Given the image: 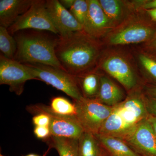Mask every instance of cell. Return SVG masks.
I'll return each instance as SVG.
<instances>
[{
	"label": "cell",
	"instance_id": "e575fe53",
	"mask_svg": "<svg viewBox=\"0 0 156 156\" xmlns=\"http://www.w3.org/2000/svg\"><path fill=\"white\" fill-rule=\"evenodd\" d=\"M25 156H39L38 155L35 154H29L28 155H26ZM43 156H45V155H44Z\"/></svg>",
	"mask_w": 156,
	"mask_h": 156
},
{
	"label": "cell",
	"instance_id": "9a60e30c",
	"mask_svg": "<svg viewBox=\"0 0 156 156\" xmlns=\"http://www.w3.org/2000/svg\"><path fill=\"white\" fill-rule=\"evenodd\" d=\"M124 94L119 87L105 77L100 78V86L96 99L108 106L114 107L122 102Z\"/></svg>",
	"mask_w": 156,
	"mask_h": 156
},
{
	"label": "cell",
	"instance_id": "ba28073f",
	"mask_svg": "<svg viewBox=\"0 0 156 156\" xmlns=\"http://www.w3.org/2000/svg\"><path fill=\"white\" fill-rule=\"evenodd\" d=\"M140 156H156V136L147 119L138 123L126 138Z\"/></svg>",
	"mask_w": 156,
	"mask_h": 156
},
{
	"label": "cell",
	"instance_id": "4fadbf2b",
	"mask_svg": "<svg viewBox=\"0 0 156 156\" xmlns=\"http://www.w3.org/2000/svg\"><path fill=\"white\" fill-rule=\"evenodd\" d=\"M34 0H1L0 26L9 28L30 8Z\"/></svg>",
	"mask_w": 156,
	"mask_h": 156
},
{
	"label": "cell",
	"instance_id": "836d02e7",
	"mask_svg": "<svg viewBox=\"0 0 156 156\" xmlns=\"http://www.w3.org/2000/svg\"><path fill=\"white\" fill-rule=\"evenodd\" d=\"M150 91L151 93L156 97V87L151 88Z\"/></svg>",
	"mask_w": 156,
	"mask_h": 156
},
{
	"label": "cell",
	"instance_id": "484cf974",
	"mask_svg": "<svg viewBox=\"0 0 156 156\" xmlns=\"http://www.w3.org/2000/svg\"><path fill=\"white\" fill-rule=\"evenodd\" d=\"M33 123L35 126L49 127L50 118L48 115L40 113L35 115L32 119Z\"/></svg>",
	"mask_w": 156,
	"mask_h": 156
},
{
	"label": "cell",
	"instance_id": "30bf717a",
	"mask_svg": "<svg viewBox=\"0 0 156 156\" xmlns=\"http://www.w3.org/2000/svg\"><path fill=\"white\" fill-rule=\"evenodd\" d=\"M104 69L127 89L134 87L136 80L131 66L125 58L113 56L105 59L102 63Z\"/></svg>",
	"mask_w": 156,
	"mask_h": 156
},
{
	"label": "cell",
	"instance_id": "9c48e42d",
	"mask_svg": "<svg viewBox=\"0 0 156 156\" xmlns=\"http://www.w3.org/2000/svg\"><path fill=\"white\" fill-rule=\"evenodd\" d=\"M46 8L59 36L84 30L83 27L58 0L46 1Z\"/></svg>",
	"mask_w": 156,
	"mask_h": 156
},
{
	"label": "cell",
	"instance_id": "ffe728a7",
	"mask_svg": "<svg viewBox=\"0 0 156 156\" xmlns=\"http://www.w3.org/2000/svg\"><path fill=\"white\" fill-rule=\"evenodd\" d=\"M0 50L3 56L14 59L17 50V44L8 29L0 26Z\"/></svg>",
	"mask_w": 156,
	"mask_h": 156
},
{
	"label": "cell",
	"instance_id": "f1b7e54d",
	"mask_svg": "<svg viewBox=\"0 0 156 156\" xmlns=\"http://www.w3.org/2000/svg\"><path fill=\"white\" fill-rule=\"evenodd\" d=\"M59 2L66 9H70L74 2L75 0H60Z\"/></svg>",
	"mask_w": 156,
	"mask_h": 156
},
{
	"label": "cell",
	"instance_id": "e0dca14e",
	"mask_svg": "<svg viewBox=\"0 0 156 156\" xmlns=\"http://www.w3.org/2000/svg\"><path fill=\"white\" fill-rule=\"evenodd\" d=\"M78 140L51 136L45 140L57 151L59 156H80Z\"/></svg>",
	"mask_w": 156,
	"mask_h": 156
},
{
	"label": "cell",
	"instance_id": "6da1fadb",
	"mask_svg": "<svg viewBox=\"0 0 156 156\" xmlns=\"http://www.w3.org/2000/svg\"><path fill=\"white\" fill-rule=\"evenodd\" d=\"M58 37L55 52L62 69L74 76L89 73L98 55L93 38L84 30Z\"/></svg>",
	"mask_w": 156,
	"mask_h": 156
},
{
	"label": "cell",
	"instance_id": "277c9868",
	"mask_svg": "<svg viewBox=\"0 0 156 156\" xmlns=\"http://www.w3.org/2000/svg\"><path fill=\"white\" fill-rule=\"evenodd\" d=\"M76 108V118L83 129L84 132L94 135L98 134L104 122L114 109V107L108 106L96 98L83 97L75 101Z\"/></svg>",
	"mask_w": 156,
	"mask_h": 156
},
{
	"label": "cell",
	"instance_id": "d4e9b609",
	"mask_svg": "<svg viewBox=\"0 0 156 156\" xmlns=\"http://www.w3.org/2000/svg\"><path fill=\"white\" fill-rule=\"evenodd\" d=\"M139 59L147 71L156 80V61L144 55H140Z\"/></svg>",
	"mask_w": 156,
	"mask_h": 156
},
{
	"label": "cell",
	"instance_id": "d6986e66",
	"mask_svg": "<svg viewBox=\"0 0 156 156\" xmlns=\"http://www.w3.org/2000/svg\"><path fill=\"white\" fill-rule=\"evenodd\" d=\"M76 77L80 78V84L84 97L92 98L97 96L100 86V79L96 74L89 72Z\"/></svg>",
	"mask_w": 156,
	"mask_h": 156
},
{
	"label": "cell",
	"instance_id": "3957f363",
	"mask_svg": "<svg viewBox=\"0 0 156 156\" xmlns=\"http://www.w3.org/2000/svg\"><path fill=\"white\" fill-rule=\"evenodd\" d=\"M28 67L34 80H39L64 92L75 101L83 97L74 76L64 70L39 63H23Z\"/></svg>",
	"mask_w": 156,
	"mask_h": 156
},
{
	"label": "cell",
	"instance_id": "603a6c76",
	"mask_svg": "<svg viewBox=\"0 0 156 156\" xmlns=\"http://www.w3.org/2000/svg\"><path fill=\"white\" fill-rule=\"evenodd\" d=\"M104 12L111 22L119 19L122 14V5L120 1L117 0L99 1Z\"/></svg>",
	"mask_w": 156,
	"mask_h": 156
},
{
	"label": "cell",
	"instance_id": "7c38bea8",
	"mask_svg": "<svg viewBox=\"0 0 156 156\" xmlns=\"http://www.w3.org/2000/svg\"><path fill=\"white\" fill-rule=\"evenodd\" d=\"M87 2L89 10L84 30L92 37H97L103 33L111 22L104 12L99 1Z\"/></svg>",
	"mask_w": 156,
	"mask_h": 156
},
{
	"label": "cell",
	"instance_id": "8fae6325",
	"mask_svg": "<svg viewBox=\"0 0 156 156\" xmlns=\"http://www.w3.org/2000/svg\"><path fill=\"white\" fill-rule=\"evenodd\" d=\"M154 30L150 27L140 23L131 24L120 30L110 37L113 45H127L145 41L153 36Z\"/></svg>",
	"mask_w": 156,
	"mask_h": 156
},
{
	"label": "cell",
	"instance_id": "7402d4cb",
	"mask_svg": "<svg viewBox=\"0 0 156 156\" xmlns=\"http://www.w3.org/2000/svg\"><path fill=\"white\" fill-rule=\"evenodd\" d=\"M119 104L135 115L140 122L146 119L147 109L145 104L141 99L136 97L130 98Z\"/></svg>",
	"mask_w": 156,
	"mask_h": 156
},
{
	"label": "cell",
	"instance_id": "f546056e",
	"mask_svg": "<svg viewBox=\"0 0 156 156\" xmlns=\"http://www.w3.org/2000/svg\"><path fill=\"white\" fill-rule=\"evenodd\" d=\"M144 9H147L156 8V0L149 1L144 4Z\"/></svg>",
	"mask_w": 156,
	"mask_h": 156
},
{
	"label": "cell",
	"instance_id": "52a82bcc",
	"mask_svg": "<svg viewBox=\"0 0 156 156\" xmlns=\"http://www.w3.org/2000/svg\"><path fill=\"white\" fill-rule=\"evenodd\" d=\"M34 80L28 67L14 59L0 55V84L8 85L11 92L22 94L27 81Z\"/></svg>",
	"mask_w": 156,
	"mask_h": 156
},
{
	"label": "cell",
	"instance_id": "d590c367",
	"mask_svg": "<svg viewBox=\"0 0 156 156\" xmlns=\"http://www.w3.org/2000/svg\"><path fill=\"white\" fill-rule=\"evenodd\" d=\"M104 156V155H103V156Z\"/></svg>",
	"mask_w": 156,
	"mask_h": 156
},
{
	"label": "cell",
	"instance_id": "4dcf8cb0",
	"mask_svg": "<svg viewBox=\"0 0 156 156\" xmlns=\"http://www.w3.org/2000/svg\"><path fill=\"white\" fill-rule=\"evenodd\" d=\"M147 119L152 126L154 132L156 136V117L154 116H150Z\"/></svg>",
	"mask_w": 156,
	"mask_h": 156
},
{
	"label": "cell",
	"instance_id": "5bb4252c",
	"mask_svg": "<svg viewBox=\"0 0 156 156\" xmlns=\"http://www.w3.org/2000/svg\"><path fill=\"white\" fill-rule=\"evenodd\" d=\"M135 127L127 124L114 107L112 112L104 122L98 134L126 138Z\"/></svg>",
	"mask_w": 156,
	"mask_h": 156
},
{
	"label": "cell",
	"instance_id": "4316f807",
	"mask_svg": "<svg viewBox=\"0 0 156 156\" xmlns=\"http://www.w3.org/2000/svg\"><path fill=\"white\" fill-rule=\"evenodd\" d=\"M34 133L37 138L44 139V140L51 136L49 127L35 126L34 128Z\"/></svg>",
	"mask_w": 156,
	"mask_h": 156
},
{
	"label": "cell",
	"instance_id": "d6a6232c",
	"mask_svg": "<svg viewBox=\"0 0 156 156\" xmlns=\"http://www.w3.org/2000/svg\"><path fill=\"white\" fill-rule=\"evenodd\" d=\"M151 42V47L156 50V32L154 34Z\"/></svg>",
	"mask_w": 156,
	"mask_h": 156
},
{
	"label": "cell",
	"instance_id": "5b68a950",
	"mask_svg": "<svg viewBox=\"0 0 156 156\" xmlns=\"http://www.w3.org/2000/svg\"><path fill=\"white\" fill-rule=\"evenodd\" d=\"M27 110L34 115L43 113L50 118V129L51 136L79 139L84 133L83 127L76 117H67L56 114L50 109L49 106L41 104L27 107Z\"/></svg>",
	"mask_w": 156,
	"mask_h": 156
},
{
	"label": "cell",
	"instance_id": "2e32d148",
	"mask_svg": "<svg viewBox=\"0 0 156 156\" xmlns=\"http://www.w3.org/2000/svg\"><path fill=\"white\" fill-rule=\"evenodd\" d=\"M95 135L109 156H140L121 138L100 134Z\"/></svg>",
	"mask_w": 156,
	"mask_h": 156
},
{
	"label": "cell",
	"instance_id": "ac0fdd59",
	"mask_svg": "<svg viewBox=\"0 0 156 156\" xmlns=\"http://www.w3.org/2000/svg\"><path fill=\"white\" fill-rule=\"evenodd\" d=\"M98 141L94 134L84 132L78 140L79 156H103Z\"/></svg>",
	"mask_w": 156,
	"mask_h": 156
},
{
	"label": "cell",
	"instance_id": "cb8c5ba5",
	"mask_svg": "<svg viewBox=\"0 0 156 156\" xmlns=\"http://www.w3.org/2000/svg\"><path fill=\"white\" fill-rule=\"evenodd\" d=\"M88 10V2L85 0H75L74 2L70 9V12L83 27V28L87 22Z\"/></svg>",
	"mask_w": 156,
	"mask_h": 156
},
{
	"label": "cell",
	"instance_id": "8992f818",
	"mask_svg": "<svg viewBox=\"0 0 156 156\" xmlns=\"http://www.w3.org/2000/svg\"><path fill=\"white\" fill-rule=\"evenodd\" d=\"M46 1L34 0L30 8L8 28L11 35L19 31L33 29L58 34L46 8Z\"/></svg>",
	"mask_w": 156,
	"mask_h": 156
},
{
	"label": "cell",
	"instance_id": "44dd1931",
	"mask_svg": "<svg viewBox=\"0 0 156 156\" xmlns=\"http://www.w3.org/2000/svg\"><path fill=\"white\" fill-rule=\"evenodd\" d=\"M49 107L53 112L60 115L67 117H76V115L75 105L64 97H53Z\"/></svg>",
	"mask_w": 156,
	"mask_h": 156
},
{
	"label": "cell",
	"instance_id": "83f0119b",
	"mask_svg": "<svg viewBox=\"0 0 156 156\" xmlns=\"http://www.w3.org/2000/svg\"><path fill=\"white\" fill-rule=\"evenodd\" d=\"M147 110L156 117V99L151 98L147 101V103L145 104Z\"/></svg>",
	"mask_w": 156,
	"mask_h": 156
},
{
	"label": "cell",
	"instance_id": "1f68e13d",
	"mask_svg": "<svg viewBox=\"0 0 156 156\" xmlns=\"http://www.w3.org/2000/svg\"><path fill=\"white\" fill-rule=\"evenodd\" d=\"M147 11L152 19L156 22V8L147 9Z\"/></svg>",
	"mask_w": 156,
	"mask_h": 156
},
{
	"label": "cell",
	"instance_id": "7a4b0ae2",
	"mask_svg": "<svg viewBox=\"0 0 156 156\" xmlns=\"http://www.w3.org/2000/svg\"><path fill=\"white\" fill-rule=\"evenodd\" d=\"M58 38L34 31L17 34L14 37L17 50L14 59L20 63H39L62 69L55 52Z\"/></svg>",
	"mask_w": 156,
	"mask_h": 156
}]
</instances>
